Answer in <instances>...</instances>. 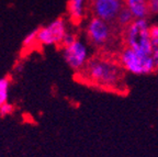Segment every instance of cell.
<instances>
[{
    "label": "cell",
    "instance_id": "obj_1",
    "mask_svg": "<svg viewBox=\"0 0 158 157\" xmlns=\"http://www.w3.org/2000/svg\"><path fill=\"white\" fill-rule=\"evenodd\" d=\"M86 79L97 87L106 90L124 92L127 90L125 74L121 65L104 58H92L82 68Z\"/></svg>",
    "mask_w": 158,
    "mask_h": 157
},
{
    "label": "cell",
    "instance_id": "obj_2",
    "mask_svg": "<svg viewBox=\"0 0 158 157\" xmlns=\"http://www.w3.org/2000/svg\"><path fill=\"white\" fill-rule=\"evenodd\" d=\"M124 42L139 54L152 55L153 46L151 42V25L146 19H135L127 25L124 32Z\"/></svg>",
    "mask_w": 158,
    "mask_h": 157
},
{
    "label": "cell",
    "instance_id": "obj_3",
    "mask_svg": "<svg viewBox=\"0 0 158 157\" xmlns=\"http://www.w3.org/2000/svg\"><path fill=\"white\" fill-rule=\"evenodd\" d=\"M118 63L125 71L137 76L149 75L157 71L152 55L139 54L126 46L118 54Z\"/></svg>",
    "mask_w": 158,
    "mask_h": 157
},
{
    "label": "cell",
    "instance_id": "obj_4",
    "mask_svg": "<svg viewBox=\"0 0 158 157\" xmlns=\"http://www.w3.org/2000/svg\"><path fill=\"white\" fill-rule=\"evenodd\" d=\"M63 56L70 68L82 69L89 61L88 46L80 40H75L72 44L63 47Z\"/></svg>",
    "mask_w": 158,
    "mask_h": 157
},
{
    "label": "cell",
    "instance_id": "obj_5",
    "mask_svg": "<svg viewBox=\"0 0 158 157\" xmlns=\"http://www.w3.org/2000/svg\"><path fill=\"white\" fill-rule=\"evenodd\" d=\"M124 7V0H91V10L94 17L109 23L116 21L118 15Z\"/></svg>",
    "mask_w": 158,
    "mask_h": 157
},
{
    "label": "cell",
    "instance_id": "obj_6",
    "mask_svg": "<svg viewBox=\"0 0 158 157\" xmlns=\"http://www.w3.org/2000/svg\"><path fill=\"white\" fill-rule=\"evenodd\" d=\"M87 35L89 41L94 45H104L111 37V30L109 27V22L100 18L94 17L90 19L87 25Z\"/></svg>",
    "mask_w": 158,
    "mask_h": 157
},
{
    "label": "cell",
    "instance_id": "obj_7",
    "mask_svg": "<svg viewBox=\"0 0 158 157\" xmlns=\"http://www.w3.org/2000/svg\"><path fill=\"white\" fill-rule=\"evenodd\" d=\"M124 3L134 15V19H146L149 15L147 0H124Z\"/></svg>",
    "mask_w": 158,
    "mask_h": 157
},
{
    "label": "cell",
    "instance_id": "obj_8",
    "mask_svg": "<svg viewBox=\"0 0 158 157\" xmlns=\"http://www.w3.org/2000/svg\"><path fill=\"white\" fill-rule=\"evenodd\" d=\"M88 0H68L67 10L75 23L81 22L85 17V6Z\"/></svg>",
    "mask_w": 158,
    "mask_h": 157
},
{
    "label": "cell",
    "instance_id": "obj_9",
    "mask_svg": "<svg viewBox=\"0 0 158 157\" xmlns=\"http://www.w3.org/2000/svg\"><path fill=\"white\" fill-rule=\"evenodd\" d=\"M47 27H48L49 31L52 32L56 44H62L63 39H64L65 35L67 34L66 22H65V20L62 19V18H57L53 22L49 23Z\"/></svg>",
    "mask_w": 158,
    "mask_h": 157
},
{
    "label": "cell",
    "instance_id": "obj_10",
    "mask_svg": "<svg viewBox=\"0 0 158 157\" xmlns=\"http://www.w3.org/2000/svg\"><path fill=\"white\" fill-rule=\"evenodd\" d=\"M9 87H10V78L8 76L0 77V107L3 103L8 102L9 97Z\"/></svg>",
    "mask_w": 158,
    "mask_h": 157
},
{
    "label": "cell",
    "instance_id": "obj_11",
    "mask_svg": "<svg viewBox=\"0 0 158 157\" xmlns=\"http://www.w3.org/2000/svg\"><path fill=\"white\" fill-rule=\"evenodd\" d=\"M134 15H132V12L127 9L126 7H124L123 9L120 11V13L118 15V18H116V22L121 27H127L130 25L132 22L134 21Z\"/></svg>",
    "mask_w": 158,
    "mask_h": 157
},
{
    "label": "cell",
    "instance_id": "obj_12",
    "mask_svg": "<svg viewBox=\"0 0 158 157\" xmlns=\"http://www.w3.org/2000/svg\"><path fill=\"white\" fill-rule=\"evenodd\" d=\"M35 43H39L37 42V29L33 30V31H31V32H29L25 35L22 41V45L23 47L27 49V47H32Z\"/></svg>",
    "mask_w": 158,
    "mask_h": 157
},
{
    "label": "cell",
    "instance_id": "obj_13",
    "mask_svg": "<svg viewBox=\"0 0 158 157\" xmlns=\"http://www.w3.org/2000/svg\"><path fill=\"white\" fill-rule=\"evenodd\" d=\"M151 42L153 49H158V25H151Z\"/></svg>",
    "mask_w": 158,
    "mask_h": 157
},
{
    "label": "cell",
    "instance_id": "obj_14",
    "mask_svg": "<svg viewBox=\"0 0 158 157\" xmlns=\"http://www.w3.org/2000/svg\"><path fill=\"white\" fill-rule=\"evenodd\" d=\"M13 112V106L11 103L6 102L0 107V117H7L10 116Z\"/></svg>",
    "mask_w": 158,
    "mask_h": 157
},
{
    "label": "cell",
    "instance_id": "obj_15",
    "mask_svg": "<svg viewBox=\"0 0 158 157\" xmlns=\"http://www.w3.org/2000/svg\"><path fill=\"white\" fill-rule=\"evenodd\" d=\"M149 15H158V0H147Z\"/></svg>",
    "mask_w": 158,
    "mask_h": 157
},
{
    "label": "cell",
    "instance_id": "obj_16",
    "mask_svg": "<svg viewBox=\"0 0 158 157\" xmlns=\"http://www.w3.org/2000/svg\"><path fill=\"white\" fill-rule=\"evenodd\" d=\"M76 40V37L74 36L73 34H70V33H67L66 35H65V37L63 39V41H62V45H63V47H65V46H68V45H70L73 43V42Z\"/></svg>",
    "mask_w": 158,
    "mask_h": 157
},
{
    "label": "cell",
    "instance_id": "obj_17",
    "mask_svg": "<svg viewBox=\"0 0 158 157\" xmlns=\"http://www.w3.org/2000/svg\"><path fill=\"white\" fill-rule=\"evenodd\" d=\"M152 57H153V61H154V64H155L156 70L158 71V49H153Z\"/></svg>",
    "mask_w": 158,
    "mask_h": 157
}]
</instances>
